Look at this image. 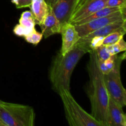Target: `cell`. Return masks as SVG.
I'll return each instance as SVG.
<instances>
[{
	"instance_id": "obj_1",
	"label": "cell",
	"mask_w": 126,
	"mask_h": 126,
	"mask_svg": "<svg viewBox=\"0 0 126 126\" xmlns=\"http://www.w3.org/2000/svg\"><path fill=\"white\" fill-rule=\"evenodd\" d=\"M89 60L87 70L89 76L87 84V94L91 106V115L101 123L107 126V112L109 95L105 83L104 75L100 70L98 58L95 50L89 52Z\"/></svg>"
},
{
	"instance_id": "obj_2",
	"label": "cell",
	"mask_w": 126,
	"mask_h": 126,
	"mask_svg": "<svg viewBox=\"0 0 126 126\" xmlns=\"http://www.w3.org/2000/svg\"><path fill=\"white\" fill-rule=\"evenodd\" d=\"M90 51L87 44L78 41L68 52L62 55L59 52L54 58L49 77L52 88L58 94L63 90L70 91V80L74 69L81 58Z\"/></svg>"
},
{
	"instance_id": "obj_3",
	"label": "cell",
	"mask_w": 126,
	"mask_h": 126,
	"mask_svg": "<svg viewBox=\"0 0 126 126\" xmlns=\"http://www.w3.org/2000/svg\"><path fill=\"white\" fill-rule=\"evenodd\" d=\"M35 113L32 107L25 105L0 103V124L1 126H33Z\"/></svg>"
},
{
	"instance_id": "obj_4",
	"label": "cell",
	"mask_w": 126,
	"mask_h": 126,
	"mask_svg": "<svg viewBox=\"0 0 126 126\" xmlns=\"http://www.w3.org/2000/svg\"><path fill=\"white\" fill-rule=\"evenodd\" d=\"M62 101L66 121L71 126H103L86 111L71 95L70 91L63 90L59 94Z\"/></svg>"
},
{
	"instance_id": "obj_5",
	"label": "cell",
	"mask_w": 126,
	"mask_h": 126,
	"mask_svg": "<svg viewBox=\"0 0 126 126\" xmlns=\"http://www.w3.org/2000/svg\"><path fill=\"white\" fill-rule=\"evenodd\" d=\"M126 59V53L117 57L113 70L104 75L105 83L109 97L122 107L126 105V91L121 77V63Z\"/></svg>"
},
{
	"instance_id": "obj_6",
	"label": "cell",
	"mask_w": 126,
	"mask_h": 126,
	"mask_svg": "<svg viewBox=\"0 0 126 126\" xmlns=\"http://www.w3.org/2000/svg\"><path fill=\"white\" fill-rule=\"evenodd\" d=\"M126 10H122L111 14L105 17L92 20L86 23L76 24L75 25V27L79 37L82 38L110 23L126 20Z\"/></svg>"
},
{
	"instance_id": "obj_7",
	"label": "cell",
	"mask_w": 126,
	"mask_h": 126,
	"mask_svg": "<svg viewBox=\"0 0 126 126\" xmlns=\"http://www.w3.org/2000/svg\"><path fill=\"white\" fill-rule=\"evenodd\" d=\"M108 0H77L70 22L73 23L106 7Z\"/></svg>"
},
{
	"instance_id": "obj_8",
	"label": "cell",
	"mask_w": 126,
	"mask_h": 126,
	"mask_svg": "<svg viewBox=\"0 0 126 126\" xmlns=\"http://www.w3.org/2000/svg\"><path fill=\"white\" fill-rule=\"evenodd\" d=\"M60 33L62 35V46L59 52L62 55H65L73 48L80 37L75 25L71 22L62 25Z\"/></svg>"
},
{
	"instance_id": "obj_9",
	"label": "cell",
	"mask_w": 126,
	"mask_h": 126,
	"mask_svg": "<svg viewBox=\"0 0 126 126\" xmlns=\"http://www.w3.org/2000/svg\"><path fill=\"white\" fill-rule=\"evenodd\" d=\"M77 0H57L50 7L61 26L70 22Z\"/></svg>"
},
{
	"instance_id": "obj_10",
	"label": "cell",
	"mask_w": 126,
	"mask_h": 126,
	"mask_svg": "<svg viewBox=\"0 0 126 126\" xmlns=\"http://www.w3.org/2000/svg\"><path fill=\"white\" fill-rule=\"evenodd\" d=\"M107 126H126V116L123 107L110 97L107 112Z\"/></svg>"
},
{
	"instance_id": "obj_11",
	"label": "cell",
	"mask_w": 126,
	"mask_h": 126,
	"mask_svg": "<svg viewBox=\"0 0 126 126\" xmlns=\"http://www.w3.org/2000/svg\"><path fill=\"white\" fill-rule=\"evenodd\" d=\"M39 26L44 38H47L50 36L60 33L61 25L50 7L44 22Z\"/></svg>"
},
{
	"instance_id": "obj_12",
	"label": "cell",
	"mask_w": 126,
	"mask_h": 126,
	"mask_svg": "<svg viewBox=\"0 0 126 126\" xmlns=\"http://www.w3.org/2000/svg\"><path fill=\"white\" fill-rule=\"evenodd\" d=\"M30 8L36 23L40 25L46 17L50 9V6L47 4L45 0H33Z\"/></svg>"
},
{
	"instance_id": "obj_13",
	"label": "cell",
	"mask_w": 126,
	"mask_h": 126,
	"mask_svg": "<svg viewBox=\"0 0 126 126\" xmlns=\"http://www.w3.org/2000/svg\"><path fill=\"white\" fill-rule=\"evenodd\" d=\"M126 26V20L120 21V22H115L113 23H110L102 28H99L97 30L94 31L92 33H90L88 35L84 37H82L83 39L86 41H89L92 38L95 36H102L105 37L109 34L111 33L112 32L119 29L121 27Z\"/></svg>"
},
{
	"instance_id": "obj_14",
	"label": "cell",
	"mask_w": 126,
	"mask_h": 126,
	"mask_svg": "<svg viewBox=\"0 0 126 126\" xmlns=\"http://www.w3.org/2000/svg\"><path fill=\"white\" fill-rule=\"evenodd\" d=\"M126 9V7H103V8L101 9L98 10V11H96V12H94L93 14H91L90 16H87V17H85V18H82V19H81L77 21V22H75V23H73V24H82V23H86V22H89V21L92 20L96 19V18L105 17V16H108V15L114 13V12Z\"/></svg>"
},
{
	"instance_id": "obj_15",
	"label": "cell",
	"mask_w": 126,
	"mask_h": 126,
	"mask_svg": "<svg viewBox=\"0 0 126 126\" xmlns=\"http://www.w3.org/2000/svg\"><path fill=\"white\" fill-rule=\"evenodd\" d=\"M19 24L30 31L35 29L36 22L31 11H25L22 12L19 18Z\"/></svg>"
},
{
	"instance_id": "obj_16",
	"label": "cell",
	"mask_w": 126,
	"mask_h": 126,
	"mask_svg": "<svg viewBox=\"0 0 126 126\" xmlns=\"http://www.w3.org/2000/svg\"><path fill=\"white\" fill-rule=\"evenodd\" d=\"M126 33V26L112 32L105 36L103 41V45H112L118 42L121 38H123Z\"/></svg>"
},
{
	"instance_id": "obj_17",
	"label": "cell",
	"mask_w": 126,
	"mask_h": 126,
	"mask_svg": "<svg viewBox=\"0 0 126 126\" xmlns=\"http://www.w3.org/2000/svg\"><path fill=\"white\" fill-rule=\"evenodd\" d=\"M117 57H118L117 54H115V55H111L109 58L106 59L104 61L98 60V68L103 75H107L113 70Z\"/></svg>"
},
{
	"instance_id": "obj_18",
	"label": "cell",
	"mask_w": 126,
	"mask_h": 126,
	"mask_svg": "<svg viewBox=\"0 0 126 126\" xmlns=\"http://www.w3.org/2000/svg\"><path fill=\"white\" fill-rule=\"evenodd\" d=\"M43 33L37 32L34 29L32 33H30L29 34L24 36V38L27 43L36 46L40 43L41 39H43Z\"/></svg>"
},
{
	"instance_id": "obj_19",
	"label": "cell",
	"mask_w": 126,
	"mask_h": 126,
	"mask_svg": "<svg viewBox=\"0 0 126 126\" xmlns=\"http://www.w3.org/2000/svg\"><path fill=\"white\" fill-rule=\"evenodd\" d=\"M95 52L98 60L104 61L111 56L110 54L108 52V50H107V46L105 45H103V44L98 47L95 50Z\"/></svg>"
},
{
	"instance_id": "obj_20",
	"label": "cell",
	"mask_w": 126,
	"mask_h": 126,
	"mask_svg": "<svg viewBox=\"0 0 126 126\" xmlns=\"http://www.w3.org/2000/svg\"><path fill=\"white\" fill-rule=\"evenodd\" d=\"M114 55L118 54L122 52H125L126 50V43L124 38H122L114 44H112Z\"/></svg>"
},
{
	"instance_id": "obj_21",
	"label": "cell",
	"mask_w": 126,
	"mask_h": 126,
	"mask_svg": "<svg viewBox=\"0 0 126 126\" xmlns=\"http://www.w3.org/2000/svg\"><path fill=\"white\" fill-rule=\"evenodd\" d=\"M33 31H30L29 30L27 29L26 28L23 27L20 24H17L15 25L13 28V33L16 35L20 37H24L25 36L28 35L30 33H32Z\"/></svg>"
},
{
	"instance_id": "obj_22",
	"label": "cell",
	"mask_w": 126,
	"mask_h": 126,
	"mask_svg": "<svg viewBox=\"0 0 126 126\" xmlns=\"http://www.w3.org/2000/svg\"><path fill=\"white\" fill-rule=\"evenodd\" d=\"M106 7H126V0H108Z\"/></svg>"
},
{
	"instance_id": "obj_23",
	"label": "cell",
	"mask_w": 126,
	"mask_h": 126,
	"mask_svg": "<svg viewBox=\"0 0 126 126\" xmlns=\"http://www.w3.org/2000/svg\"><path fill=\"white\" fill-rule=\"evenodd\" d=\"M33 0H18L17 4L16 5L17 9L30 7Z\"/></svg>"
},
{
	"instance_id": "obj_24",
	"label": "cell",
	"mask_w": 126,
	"mask_h": 126,
	"mask_svg": "<svg viewBox=\"0 0 126 126\" xmlns=\"http://www.w3.org/2000/svg\"><path fill=\"white\" fill-rule=\"evenodd\" d=\"M57 0H45L46 2H47L48 5H49L50 7H52L54 6V4L57 2Z\"/></svg>"
},
{
	"instance_id": "obj_25",
	"label": "cell",
	"mask_w": 126,
	"mask_h": 126,
	"mask_svg": "<svg viewBox=\"0 0 126 126\" xmlns=\"http://www.w3.org/2000/svg\"><path fill=\"white\" fill-rule=\"evenodd\" d=\"M12 1V3L15 4H17V2H18V0H11Z\"/></svg>"
},
{
	"instance_id": "obj_26",
	"label": "cell",
	"mask_w": 126,
	"mask_h": 126,
	"mask_svg": "<svg viewBox=\"0 0 126 126\" xmlns=\"http://www.w3.org/2000/svg\"><path fill=\"white\" fill-rule=\"evenodd\" d=\"M2 102V100H0V103H1V102Z\"/></svg>"
},
{
	"instance_id": "obj_27",
	"label": "cell",
	"mask_w": 126,
	"mask_h": 126,
	"mask_svg": "<svg viewBox=\"0 0 126 126\" xmlns=\"http://www.w3.org/2000/svg\"><path fill=\"white\" fill-rule=\"evenodd\" d=\"M0 126H1V124H0Z\"/></svg>"
}]
</instances>
